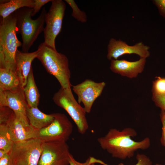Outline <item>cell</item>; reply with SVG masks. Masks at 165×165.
I'll use <instances>...</instances> for the list:
<instances>
[{"mask_svg": "<svg viewBox=\"0 0 165 165\" xmlns=\"http://www.w3.org/2000/svg\"><path fill=\"white\" fill-rule=\"evenodd\" d=\"M14 143L10 138L6 124H0V149L3 150L9 153Z\"/></svg>", "mask_w": 165, "mask_h": 165, "instance_id": "cell-20", "label": "cell"}, {"mask_svg": "<svg viewBox=\"0 0 165 165\" xmlns=\"http://www.w3.org/2000/svg\"><path fill=\"white\" fill-rule=\"evenodd\" d=\"M53 114V120L48 126L39 130L38 138L43 142H66L72 132L73 125L65 114L59 113Z\"/></svg>", "mask_w": 165, "mask_h": 165, "instance_id": "cell-8", "label": "cell"}, {"mask_svg": "<svg viewBox=\"0 0 165 165\" xmlns=\"http://www.w3.org/2000/svg\"><path fill=\"white\" fill-rule=\"evenodd\" d=\"M160 116L162 125L160 142L161 145L165 147V111L161 110Z\"/></svg>", "mask_w": 165, "mask_h": 165, "instance_id": "cell-26", "label": "cell"}, {"mask_svg": "<svg viewBox=\"0 0 165 165\" xmlns=\"http://www.w3.org/2000/svg\"><path fill=\"white\" fill-rule=\"evenodd\" d=\"M0 165H12L8 153L0 158Z\"/></svg>", "mask_w": 165, "mask_h": 165, "instance_id": "cell-29", "label": "cell"}, {"mask_svg": "<svg viewBox=\"0 0 165 165\" xmlns=\"http://www.w3.org/2000/svg\"><path fill=\"white\" fill-rule=\"evenodd\" d=\"M52 0H34V7L31 16H34L39 12L41 8L46 3L51 2Z\"/></svg>", "mask_w": 165, "mask_h": 165, "instance_id": "cell-25", "label": "cell"}, {"mask_svg": "<svg viewBox=\"0 0 165 165\" xmlns=\"http://www.w3.org/2000/svg\"><path fill=\"white\" fill-rule=\"evenodd\" d=\"M152 92L165 93V78L156 77L152 82Z\"/></svg>", "mask_w": 165, "mask_h": 165, "instance_id": "cell-23", "label": "cell"}, {"mask_svg": "<svg viewBox=\"0 0 165 165\" xmlns=\"http://www.w3.org/2000/svg\"><path fill=\"white\" fill-rule=\"evenodd\" d=\"M105 85L104 82H97L86 79L72 86L73 90L78 96V102L83 104L86 113L90 112L94 103L101 95Z\"/></svg>", "mask_w": 165, "mask_h": 165, "instance_id": "cell-10", "label": "cell"}, {"mask_svg": "<svg viewBox=\"0 0 165 165\" xmlns=\"http://www.w3.org/2000/svg\"><path fill=\"white\" fill-rule=\"evenodd\" d=\"M33 8L24 7L15 11L17 33L20 34L22 42V51L28 53L39 35L44 29L46 11L43 7L39 16L32 19Z\"/></svg>", "mask_w": 165, "mask_h": 165, "instance_id": "cell-4", "label": "cell"}, {"mask_svg": "<svg viewBox=\"0 0 165 165\" xmlns=\"http://www.w3.org/2000/svg\"><path fill=\"white\" fill-rule=\"evenodd\" d=\"M152 99L156 106L165 111V93L152 92Z\"/></svg>", "mask_w": 165, "mask_h": 165, "instance_id": "cell-24", "label": "cell"}, {"mask_svg": "<svg viewBox=\"0 0 165 165\" xmlns=\"http://www.w3.org/2000/svg\"><path fill=\"white\" fill-rule=\"evenodd\" d=\"M53 100L57 105L68 113L76 124L78 132L82 134L85 133L89 128L86 112L75 98L71 89L61 87L55 93Z\"/></svg>", "mask_w": 165, "mask_h": 165, "instance_id": "cell-5", "label": "cell"}, {"mask_svg": "<svg viewBox=\"0 0 165 165\" xmlns=\"http://www.w3.org/2000/svg\"><path fill=\"white\" fill-rule=\"evenodd\" d=\"M152 1L158 8L160 14L165 17V0H154Z\"/></svg>", "mask_w": 165, "mask_h": 165, "instance_id": "cell-27", "label": "cell"}, {"mask_svg": "<svg viewBox=\"0 0 165 165\" xmlns=\"http://www.w3.org/2000/svg\"><path fill=\"white\" fill-rule=\"evenodd\" d=\"M71 155L66 142H43L38 165H69Z\"/></svg>", "mask_w": 165, "mask_h": 165, "instance_id": "cell-9", "label": "cell"}, {"mask_svg": "<svg viewBox=\"0 0 165 165\" xmlns=\"http://www.w3.org/2000/svg\"><path fill=\"white\" fill-rule=\"evenodd\" d=\"M34 0H10L0 4V16L4 19L17 10L24 7L33 8Z\"/></svg>", "mask_w": 165, "mask_h": 165, "instance_id": "cell-19", "label": "cell"}, {"mask_svg": "<svg viewBox=\"0 0 165 165\" xmlns=\"http://www.w3.org/2000/svg\"><path fill=\"white\" fill-rule=\"evenodd\" d=\"M137 134L136 130L131 127L121 130L111 128L104 136L98 138L97 141L101 148L112 157L124 160L132 157L138 150L149 148L151 141L148 137L138 141L132 139Z\"/></svg>", "mask_w": 165, "mask_h": 165, "instance_id": "cell-1", "label": "cell"}, {"mask_svg": "<svg viewBox=\"0 0 165 165\" xmlns=\"http://www.w3.org/2000/svg\"><path fill=\"white\" fill-rule=\"evenodd\" d=\"M5 124L6 125L10 138L14 143L38 138L39 130L30 125L27 126L24 124L11 109Z\"/></svg>", "mask_w": 165, "mask_h": 165, "instance_id": "cell-13", "label": "cell"}, {"mask_svg": "<svg viewBox=\"0 0 165 165\" xmlns=\"http://www.w3.org/2000/svg\"><path fill=\"white\" fill-rule=\"evenodd\" d=\"M72 8V15L78 21L85 23L87 21V16L85 13L81 10L73 0H65Z\"/></svg>", "mask_w": 165, "mask_h": 165, "instance_id": "cell-21", "label": "cell"}, {"mask_svg": "<svg viewBox=\"0 0 165 165\" xmlns=\"http://www.w3.org/2000/svg\"><path fill=\"white\" fill-rule=\"evenodd\" d=\"M150 47L142 42H139L133 46H130L120 40L113 38L110 39L108 46L107 59L110 60L114 58L117 60L119 57L126 54H135L140 58H146L150 55Z\"/></svg>", "mask_w": 165, "mask_h": 165, "instance_id": "cell-12", "label": "cell"}, {"mask_svg": "<svg viewBox=\"0 0 165 165\" xmlns=\"http://www.w3.org/2000/svg\"><path fill=\"white\" fill-rule=\"evenodd\" d=\"M26 115L30 125L39 130L50 125L54 119L53 114H46L40 111L38 108L28 106Z\"/></svg>", "mask_w": 165, "mask_h": 165, "instance_id": "cell-16", "label": "cell"}, {"mask_svg": "<svg viewBox=\"0 0 165 165\" xmlns=\"http://www.w3.org/2000/svg\"><path fill=\"white\" fill-rule=\"evenodd\" d=\"M43 143L38 138L14 143L8 153L12 165H38Z\"/></svg>", "mask_w": 165, "mask_h": 165, "instance_id": "cell-6", "label": "cell"}, {"mask_svg": "<svg viewBox=\"0 0 165 165\" xmlns=\"http://www.w3.org/2000/svg\"><path fill=\"white\" fill-rule=\"evenodd\" d=\"M136 159L137 161V163L134 165H152V162L147 155L144 154L137 153ZM96 163H98L103 165H109L102 161L97 159ZM118 165H124L123 163H120Z\"/></svg>", "mask_w": 165, "mask_h": 165, "instance_id": "cell-22", "label": "cell"}, {"mask_svg": "<svg viewBox=\"0 0 165 165\" xmlns=\"http://www.w3.org/2000/svg\"><path fill=\"white\" fill-rule=\"evenodd\" d=\"M38 50L36 58L47 72L57 79L61 87L66 90L71 89L72 86L70 82L71 74L67 57L49 46L44 42L39 45Z\"/></svg>", "mask_w": 165, "mask_h": 165, "instance_id": "cell-3", "label": "cell"}, {"mask_svg": "<svg viewBox=\"0 0 165 165\" xmlns=\"http://www.w3.org/2000/svg\"><path fill=\"white\" fill-rule=\"evenodd\" d=\"M155 165H163L160 163H157Z\"/></svg>", "mask_w": 165, "mask_h": 165, "instance_id": "cell-31", "label": "cell"}, {"mask_svg": "<svg viewBox=\"0 0 165 165\" xmlns=\"http://www.w3.org/2000/svg\"><path fill=\"white\" fill-rule=\"evenodd\" d=\"M38 53V50L31 53H24L18 50L16 51L15 58L16 71L23 88L26 84L28 75L32 68V62L37 58Z\"/></svg>", "mask_w": 165, "mask_h": 165, "instance_id": "cell-15", "label": "cell"}, {"mask_svg": "<svg viewBox=\"0 0 165 165\" xmlns=\"http://www.w3.org/2000/svg\"><path fill=\"white\" fill-rule=\"evenodd\" d=\"M146 61V58H140L135 61L112 59L110 68L114 73L132 79L136 77L139 74L142 73Z\"/></svg>", "mask_w": 165, "mask_h": 165, "instance_id": "cell-14", "label": "cell"}, {"mask_svg": "<svg viewBox=\"0 0 165 165\" xmlns=\"http://www.w3.org/2000/svg\"><path fill=\"white\" fill-rule=\"evenodd\" d=\"M51 2V6L45 16L46 26L43 30L44 42L56 50L55 39L61 31L66 4L62 0H52Z\"/></svg>", "mask_w": 165, "mask_h": 165, "instance_id": "cell-7", "label": "cell"}, {"mask_svg": "<svg viewBox=\"0 0 165 165\" xmlns=\"http://www.w3.org/2000/svg\"><path fill=\"white\" fill-rule=\"evenodd\" d=\"M16 12L7 17L0 18V68L16 70L15 55L22 43L16 36Z\"/></svg>", "mask_w": 165, "mask_h": 165, "instance_id": "cell-2", "label": "cell"}, {"mask_svg": "<svg viewBox=\"0 0 165 165\" xmlns=\"http://www.w3.org/2000/svg\"><path fill=\"white\" fill-rule=\"evenodd\" d=\"M8 153L6 151L0 149V158L3 157Z\"/></svg>", "mask_w": 165, "mask_h": 165, "instance_id": "cell-30", "label": "cell"}, {"mask_svg": "<svg viewBox=\"0 0 165 165\" xmlns=\"http://www.w3.org/2000/svg\"><path fill=\"white\" fill-rule=\"evenodd\" d=\"M90 165H95V163H92L90 164Z\"/></svg>", "mask_w": 165, "mask_h": 165, "instance_id": "cell-32", "label": "cell"}, {"mask_svg": "<svg viewBox=\"0 0 165 165\" xmlns=\"http://www.w3.org/2000/svg\"><path fill=\"white\" fill-rule=\"evenodd\" d=\"M92 163L90 157L88 158L84 162L81 163L76 160L71 154L70 160L69 165H90Z\"/></svg>", "mask_w": 165, "mask_h": 165, "instance_id": "cell-28", "label": "cell"}, {"mask_svg": "<svg viewBox=\"0 0 165 165\" xmlns=\"http://www.w3.org/2000/svg\"><path fill=\"white\" fill-rule=\"evenodd\" d=\"M23 89L15 70L0 68V91H16Z\"/></svg>", "mask_w": 165, "mask_h": 165, "instance_id": "cell-17", "label": "cell"}, {"mask_svg": "<svg viewBox=\"0 0 165 165\" xmlns=\"http://www.w3.org/2000/svg\"></svg>", "mask_w": 165, "mask_h": 165, "instance_id": "cell-33", "label": "cell"}, {"mask_svg": "<svg viewBox=\"0 0 165 165\" xmlns=\"http://www.w3.org/2000/svg\"><path fill=\"white\" fill-rule=\"evenodd\" d=\"M0 106L9 108L24 124L27 126L30 125L26 115V110L29 106L23 89L16 91H0Z\"/></svg>", "mask_w": 165, "mask_h": 165, "instance_id": "cell-11", "label": "cell"}, {"mask_svg": "<svg viewBox=\"0 0 165 165\" xmlns=\"http://www.w3.org/2000/svg\"><path fill=\"white\" fill-rule=\"evenodd\" d=\"M23 91L28 106L38 108L40 95L35 81L32 68L28 75L26 84L23 88Z\"/></svg>", "mask_w": 165, "mask_h": 165, "instance_id": "cell-18", "label": "cell"}]
</instances>
